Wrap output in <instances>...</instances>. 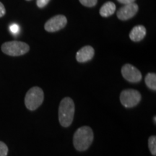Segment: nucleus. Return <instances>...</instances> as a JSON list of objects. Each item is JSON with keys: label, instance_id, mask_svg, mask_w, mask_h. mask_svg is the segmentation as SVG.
Here are the masks:
<instances>
[{"label": "nucleus", "instance_id": "nucleus-18", "mask_svg": "<svg viewBox=\"0 0 156 156\" xmlns=\"http://www.w3.org/2000/svg\"><path fill=\"white\" fill-rule=\"evenodd\" d=\"M6 14V9L5 6L2 3L0 2V17H2L3 16H5V15Z\"/></svg>", "mask_w": 156, "mask_h": 156}, {"label": "nucleus", "instance_id": "nucleus-12", "mask_svg": "<svg viewBox=\"0 0 156 156\" xmlns=\"http://www.w3.org/2000/svg\"><path fill=\"white\" fill-rule=\"evenodd\" d=\"M145 82L150 89L156 90V75L155 73H148L145 77Z\"/></svg>", "mask_w": 156, "mask_h": 156}, {"label": "nucleus", "instance_id": "nucleus-3", "mask_svg": "<svg viewBox=\"0 0 156 156\" xmlns=\"http://www.w3.org/2000/svg\"><path fill=\"white\" fill-rule=\"evenodd\" d=\"M44 101V93L41 87L35 86L31 87L25 97V105L30 111L36 110L41 106Z\"/></svg>", "mask_w": 156, "mask_h": 156}, {"label": "nucleus", "instance_id": "nucleus-9", "mask_svg": "<svg viewBox=\"0 0 156 156\" xmlns=\"http://www.w3.org/2000/svg\"><path fill=\"white\" fill-rule=\"evenodd\" d=\"M95 54V50L92 46H85L76 54V59L80 63H85L91 60Z\"/></svg>", "mask_w": 156, "mask_h": 156}, {"label": "nucleus", "instance_id": "nucleus-6", "mask_svg": "<svg viewBox=\"0 0 156 156\" xmlns=\"http://www.w3.org/2000/svg\"><path fill=\"white\" fill-rule=\"evenodd\" d=\"M123 77L130 83H136L141 81L142 75L137 68L130 64H126L122 68Z\"/></svg>", "mask_w": 156, "mask_h": 156}, {"label": "nucleus", "instance_id": "nucleus-5", "mask_svg": "<svg viewBox=\"0 0 156 156\" xmlns=\"http://www.w3.org/2000/svg\"><path fill=\"white\" fill-rule=\"evenodd\" d=\"M142 99V95L138 90L134 89H126L120 94V101L125 108H133L137 106Z\"/></svg>", "mask_w": 156, "mask_h": 156}, {"label": "nucleus", "instance_id": "nucleus-1", "mask_svg": "<svg viewBox=\"0 0 156 156\" xmlns=\"http://www.w3.org/2000/svg\"><path fill=\"white\" fill-rule=\"evenodd\" d=\"M94 133L90 126H83L76 130L73 136V145L78 151H85L92 145Z\"/></svg>", "mask_w": 156, "mask_h": 156}, {"label": "nucleus", "instance_id": "nucleus-16", "mask_svg": "<svg viewBox=\"0 0 156 156\" xmlns=\"http://www.w3.org/2000/svg\"><path fill=\"white\" fill-rule=\"evenodd\" d=\"M9 30L12 34L17 35L20 32V26L16 23H13L9 26Z\"/></svg>", "mask_w": 156, "mask_h": 156}, {"label": "nucleus", "instance_id": "nucleus-14", "mask_svg": "<svg viewBox=\"0 0 156 156\" xmlns=\"http://www.w3.org/2000/svg\"><path fill=\"white\" fill-rule=\"evenodd\" d=\"M8 147L5 142L0 141V156H7L8 154Z\"/></svg>", "mask_w": 156, "mask_h": 156}, {"label": "nucleus", "instance_id": "nucleus-8", "mask_svg": "<svg viewBox=\"0 0 156 156\" xmlns=\"http://www.w3.org/2000/svg\"><path fill=\"white\" fill-rule=\"evenodd\" d=\"M138 9L139 7L135 3L125 5L117 11V17L121 20H127L137 13Z\"/></svg>", "mask_w": 156, "mask_h": 156}, {"label": "nucleus", "instance_id": "nucleus-4", "mask_svg": "<svg viewBox=\"0 0 156 156\" xmlns=\"http://www.w3.org/2000/svg\"><path fill=\"white\" fill-rule=\"evenodd\" d=\"M4 54L11 56H19L27 54L30 50V46L25 42L12 41L4 43L1 46Z\"/></svg>", "mask_w": 156, "mask_h": 156}, {"label": "nucleus", "instance_id": "nucleus-2", "mask_svg": "<svg viewBox=\"0 0 156 156\" xmlns=\"http://www.w3.org/2000/svg\"><path fill=\"white\" fill-rule=\"evenodd\" d=\"M75 103L71 98L65 97L60 102L58 106V121L64 127H68L72 124L75 115Z\"/></svg>", "mask_w": 156, "mask_h": 156}, {"label": "nucleus", "instance_id": "nucleus-7", "mask_svg": "<svg viewBox=\"0 0 156 156\" xmlns=\"http://www.w3.org/2000/svg\"><path fill=\"white\" fill-rule=\"evenodd\" d=\"M67 19L64 15H58L50 18L44 25L45 30L48 32L53 33L62 30L66 26Z\"/></svg>", "mask_w": 156, "mask_h": 156}, {"label": "nucleus", "instance_id": "nucleus-10", "mask_svg": "<svg viewBox=\"0 0 156 156\" xmlns=\"http://www.w3.org/2000/svg\"><path fill=\"white\" fill-rule=\"evenodd\" d=\"M146 28L143 25H136L132 29L129 33V38L132 41L139 42L146 36Z\"/></svg>", "mask_w": 156, "mask_h": 156}, {"label": "nucleus", "instance_id": "nucleus-15", "mask_svg": "<svg viewBox=\"0 0 156 156\" xmlns=\"http://www.w3.org/2000/svg\"><path fill=\"white\" fill-rule=\"evenodd\" d=\"M82 5L87 7H93L97 4L98 0H79Z\"/></svg>", "mask_w": 156, "mask_h": 156}, {"label": "nucleus", "instance_id": "nucleus-13", "mask_svg": "<svg viewBox=\"0 0 156 156\" xmlns=\"http://www.w3.org/2000/svg\"><path fill=\"white\" fill-rule=\"evenodd\" d=\"M148 147L150 151L153 156L156 155V136L155 135L150 136L148 139Z\"/></svg>", "mask_w": 156, "mask_h": 156}, {"label": "nucleus", "instance_id": "nucleus-20", "mask_svg": "<svg viewBox=\"0 0 156 156\" xmlns=\"http://www.w3.org/2000/svg\"><path fill=\"white\" fill-rule=\"evenodd\" d=\"M26 1H30V0H26Z\"/></svg>", "mask_w": 156, "mask_h": 156}, {"label": "nucleus", "instance_id": "nucleus-17", "mask_svg": "<svg viewBox=\"0 0 156 156\" xmlns=\"http://www.w3.org/2000/svg\"><path fill=\"white\" fill-rule=\"evenodd\" d=\"M51 0H36V5L39 8H44L49 3Z\"/></svg>", "mask_w": 156, "mask_h": 156}, {"label": "nucleus", "instance_id": "nucleus-11", "mask_svg": "<svg viewBox=\"0 0 156 156\" xmlns=\"http://www.w3.org/2000/svg\"><path fill=\"white\" fill-rule=\"evenodd\" d=\"M116 11V5L112 2H107L100 9V15L103 17H108L112 15Z\"/></svg>", "mask_w": 156, "mask_h": 156}, {"label": "nucleus", "instance_id": "nucleus-19", "mask_svg": "<svg viewBox=\"0 0 156 156\" xmlns=\"http://www.w3.org/2000/svg\"><path fill=\"white\" fill-rule=\"evenodd\" d=\"M121 4H123V5H129V4L134 3L135 0H117Z\"/></svg>", "mask_w": 156, "mask_h": 156}]
</instances>
